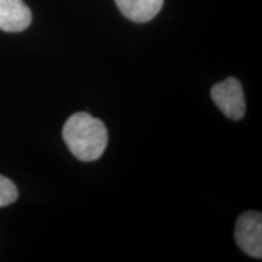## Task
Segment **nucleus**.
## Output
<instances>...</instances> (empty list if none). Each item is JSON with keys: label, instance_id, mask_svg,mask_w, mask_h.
Returning <instances> with one entry per match:
<instances>
[{"label": "nucleus", "instance_id": "1", "mask_svg": "<svg viewBox=\"0 0 262 262\" xmlns=\"http://www.w3.org/2000/svg\"><path fill=\"white\" fill-rule=\"evenodd\" d=\"M62 137L72 155L83 162L97 160L108 143L104 124L86 112H78L68 118Z\"/></svg>", "mask_w": 262, "mask_h": 262}, {"label": "nucleus", "instance_id": "5", "mask_svg": "<svg viewBox=\"0 0 262 262\" xmlns=\"http://www.w3.org/2000/svg\"><path fill=\"white\" fill-rule=\"evenodd\" d=\"M164 0H116L120 12L131 21L145 24L153 19L163 8Z\"/></svg>", "mask_w": 262, "mask_h": 262}, {"label": "nucleus", "instance_id": "2", "mask_svg": "<svg viewBox=\"0 0 262 262\" xmlns=\"http://www.w3.org/2000/svg\"><path fill=\"white\" fill-rule=\"evenodd\" d=\"M211 98L226 117L232 120H241L244 117V91L241 81L235 78H227L211 88Z\"/></svg>", "mask_w": 262, "mask_h": 262}, {"label": "nucleus", "instance_id": "3", "mask_svg": "<svg viewBox=\"0 0 262 262\" xmlns=\"http://www.w3.org/2000/svg\"><path fill=\"white\" fill-rule=\"evenodd\" d=\"M235 243L250 256H262V215L257 211H245L235 222Z\"/></svg>", "mask_w": 262, "mask_h": 262}, {"label": "nucleus", "instance_id": "4", "mask_svg": "<svg viewBox=\"0 0 262 262\" xmlns=\"http://www.w3.org/2000/svg\"><path fill=\"white\" fill-rule=\"evenodd\" d=\"M32 12L24 0H0V29L22 32L29 27Z\"/></svg>", "mask_w": 262, "mask_h": 262}, {"label": "nucleus", "instance_id": "6", "mask_svg": "<svg viewBox=\"0 0 262 262\" xmlns=\"http://www.w3.org/2000/svg\"><path fill=\"white\" fill-rule=\"evenodd\" d=\"M18 196L15 183L5 176L0 175V208L16 202Z\"/></svg>", "mask_w": 262, "mask_h": 262}]
</instances>
